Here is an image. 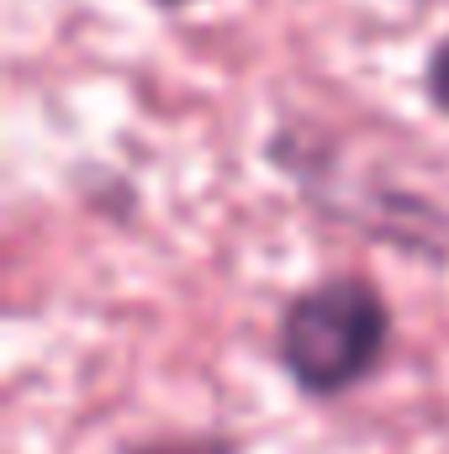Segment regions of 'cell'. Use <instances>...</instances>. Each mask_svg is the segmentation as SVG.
Segmentation results:
<instances>
[{"instance_id":"obj_3","label":"cell","mask_w":449,"mask_h":454,"mask_svg":"<svg viewBox=\"0 0 449 454\" xmlns=\"http://www.w3.org/2000/svg\"><path fill=\"white\" fill-rule=\"evenodd\" d=\"M127 454H243V444L232 434H159L132 444Z\"/></svg>"},{"instance_id":"obj_2","label":"cell","mask_w":449,"mask_h":454,"mask_svg":"<svg viewBox=\"0 0 449 454\" xmlns=\"http://www.w3.org/2000/svg\"><path fill=\"white\" fill-rule=\"evenodd\" d=\"M397 343V312L370 275L334 270L296 296H286L275 317V364L296 396L328 407L370 386Z\"/></svg>"},{"instance_id":"obj_5","label":"cell","mask_w":449,"mask_h":454,"mask_svg":"<svg viewBox=\"0 0 449 454\" xmlns=\"http://www.w3.org/2000/svg\"><path fill=\"white\" fill-rule=\"evenodd\" d=\"M148 5H159V11H185V5H196V0H148Z\"/></svg>"},{"instance_id":"obj_1","label":"cell","mask_w":449,"mask_h":454,"mask_svg":"<svg viewBox=\"0 0 449 454\" xmlns=\"http://www.w3.org/2000/svg\"><path fill=\"white\" fill-rule=\"evenodd\" d=\"M264 164L280 169L318 217L349 227L402 259L449 270V207L439 196L407 191L386 175L349 169L334 137L312 132L307 121H280L264 137Z\"/></svg>"},{"instance_id":"obj_4","label":"cell","mask_w":449,"mask_h":454,"mask_svg":"<svg viewBox=\"0 0 449 454\" xmlns=\"http://www.w3.org/2000/svg\"><path fill=\"white\" fill-rule=\"evenodd\" d=\"M423 96H429V106L449 121V32L434 43L429 64H423Z\"/></svg>"}]
</instances>
